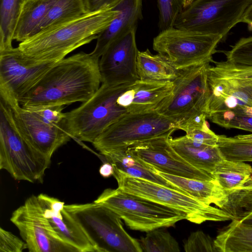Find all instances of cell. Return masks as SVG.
<instances>
[{"instance_id": "6da1fadb", "label": "cell", "mask_w": 252, "mask_h": 252, "mask_svg": "<svg viewBox=\"0 0 252 252\" xmlns=\"http://www.w3.org/2000/svg\"><path fill=\"white\" fill-rule=\"evenodd\" d=\"M100 58L81 52L56 63L21 100L26 109L88 100L101 84Z\"/></svg>"}, {"instance_id": "7a4b0ae2", "label": "cell", "mask_w": 252, "mask_h": 252, "mask_svg": "<svg viewBox=\"0 0 252 252\" xmlns=\"http://www.w3.org/2000/svg\"><path fill=\"white\" fill-rule=\"evenodd\" d=\"M119 13L117 6L90 11L39 31L20 42L18 47L35 61L57 63L76 49L96 39Z\"/></svg>"}, {"instance_id": "3957f363", "label": "cell", "mask_w": 252, "mask_h": 252, "mask_svg": "<svg viewBox=\"0 0 252 252\" xmlns=\"http://www.w3.org/2000/svg\"><path fill=\"white\" fill-rule=\"evenodd\" d=\"M132 83L117 86L101 84L88 100L65 113L64 125L71 138L92 143L108 126L127 114L117 99Z\"/></svg>"}, {"instance_id": "277c9868", "label": "cell", "mask_w": 252, "mask_h": 252, "mask_svg": "<svg viewBox=\"0 0 252 252\" xmlns=\"http://www.w3.org/2000/svg\"><path fill=\"white\" fill-rule=\"evenodd\" d=\"M122 191L178 211L186 220L196 224L207 221L234 220L223 210L207 205L179 190L141 178L131 177L114 169L113 175Z\"/></svg>"}, {"instance_id": "5b68a950", "label": "cell", "mask_w": 252, "mask_h": 252, "mask_svg": "<svg viewBox=\"0 0 252 252\" xmlns=\"http://www.w3.org/2000/svg\"><path fill=\"white\" fill-rule=\"evenodd\" d=\"M64 208L77 221L97 252H142L139 240L124 229L114 212L93 203L68 204Z\"/></svg>"}, {"instance_id": "8992f818", "label": "cell", "mask_w": 252, "mask_h": 252, "mask_svg": "<svg viewBox=\"0 0 252 252\" xmlns=\"http://www.w3.org/2000/svg\"><path fill=\"white\" fill-rule=\"evenodd\" d=\"M94 202L110 209L130 229L143 232L174 226L185 214L117 189H106Z\"/></svg>"}, {"instance_id": "52a82bcc", "label": "cell", "mask_w": 252, "mask_h": 252, "mask_svg": "<svg viewBox=\"0 0 252 252\" xmlns=\"http://www.w3.org/2000/svg\"><path fill=\"white\" fill-rule=\"evenodd\" d=\"M178 129L174 120L156 111L127 113L105 129L92 143L100 153L127 149L138 142Z\"/></svg>"}, {"instance_id": "ba28073f", "label": "cell", "mask_w": 252, "mask_h": 252, "mask_svg": "<svg viewBox=\"0 0 252 252\" xmlns=\"http://www.w3.org/2000/svg\"><path fill=\"white\" fill-rule=\"evenodd\" d=\"M211 62H206L179 71L173 82L171 94L156 111L178 124L187 119L206 114L210 92L208 81Z\"/></svg>"}, {"instance_id": "9c48e42d", "label": "cell", "mask_w": 252, "mask_h": 252, "mask_svg": "<svg viewBox=\"0 0 252 252\" xmlns=\"http://www.w3.org/2000/svg\"><path fill=\"white\" fill-rule=\"evenodd\" d=\"M252 0H196L182 10L173 27L224 37Z\"/></svg>"}, {"instance_id": "30bf717a", "label": "cell", "mask_w": 252, "mask_h": 252, "mask_svg": "<svg viewBox=\"0 0 252 252\" xmlns=\"http://www.w3.org/2000/svg\"><path fill=\"white\" fill-rule=\"evenodd\" d=\"M208 81L207 118L215 113L252 107V67L217 62L209 68Z\"/></svg>"}, {"instance_id": "8fae6325", "label": "cell", "mask_w": 252, "mask_h": 252, "mask_svg": "<svg viewBox=\"0 0 252 252\" xmlns=\"http://www.w3.org/2000/svg\"><path fill=\"white\" fill-rule=\"evenodd\" d=\"M221 36L172 27L154 38L153 49L175 68L181 70L212 62Z\"/></svg>"}, {"instance_id": "7c38bea8", "label": "cell", "mask_w": 252, "mask_h": 252, "mask_svg": "<svg viewBox=\"0 0 252 252\" xmlns=\"http://www.w3.org/2000/svg\"><path fill=\"white\" fill-rule=\"evenodd\" d=\"M51 161L27 144L0 108V169L16 180L41 182Z\"/></svg>"}, {"instance_id": "4fadbf2b", "label": "cell", "mask_w": 252, "mask_h": 252, "mask_svg": "<svg viewBox=\"0 0 252 252\" xmlns=\"http://www.w3.org/2000/svg\"><path fill=\"white\" fill-rule=\"evenodd\" d=\"M56 63H40L13 46L0 49V100L13 108Z\"/></svg>"}, {"instance_id": "5bb4252c", "label": "cell", "mask_w": 252, "mask_h": 252, "mask_svg": "<svg viewBox=\"0 0 252 252\" xmlns=\"http://www.w3.org/2000/svg\"><path fill=\"white\" fill-rule=\"evenodd\" d=\"M10 221L18 228L30 252H78L55 230L37 196L28 197L13 212Z\"/></svg>"}, {"instance_id": "9a60e30c", "label": "cell", "mask_w": 252, "mask_h": 252, "mask_svg": "<svg viewBox=\"0 0 252 252\" xmlns=\"http://www.w3.org/2000/svg\"><path fill=\"white\" fill-rule=\"evenodd\" d=\"M0 104L23 140L34 152L48 159H51L54 152L72 138L64 122L48 121L21 105L11 108L1 100Z\"/></svg>"}, {"instance_id": "2e32d148", "label": "cell", "mask_w": 252, "mask_h": 252, "mask_svg": "<svg viewBox=\"0 0 252 252\" xmlns=\"http://www.w3.org/2000/svg\"><path fill=\"white\" fill-rule=\"evenodd\" d=\"M170 136L167 134L142 141L126 149L160 172L197 180L216 179L213 174L193 167L180 156L169 142Z\"/></svg>"}, {"instance_id": "e0dca14e", "label": "cell", "mask_w": 252, "mask_h": 252, "mask_svg": "<svg viewBox=\"0 0 252 252\" xmlns=\"http://www.w3.org/2000/svg\"><path fill=\"white\" fill-rule=\"evenodd\" d=\"M137 28L112 43L99 59L101 84L117 86L139 79L136 62L139 50L136 42Z\"/></svg>"}, {"instance_id": "ac0fdd59", "label": "cell", "mask_w": 252, "mask_h": 252, "mask_svg": "<svg viewBox=\"0 0 252 252\" xmlns=\"http://www.w3.org/2000/svg\"><path fill=\"white\" fill-rule=\"evenodd\" d=\"M38 197L44 207L45 216L61 238L78 252H97L82 227L64 208L63 202L43 193Z\"/></svg>"}, {"instance_id": "d6986e66", "label": "cell", "mask_w": 252, "mask_h": 252, "mask_svg": "<svg viewBox=\"0 0 252 252\" xmlns=\"http://www.w3.org/2000/svg\"><path fill=\"white\" fill-rule=\"evenodd\" d=\"M172 81L138 79L122 93L118 104L128 113H139L156 111L171 94Z\"/></svg>"}, {"instance_id": "ffe728a7", "label": "cell", "mask_w": 252, "mask_h": 252, "mask_svg": "<svg viewBox=\"0 0 252 252\" xmlns=\"http://www.w3.org/2000/svg\"><path fill=\"white\" fill-rule=\"evenodd\" d=\"M118 16L99 33L91 53L100 58L108 47L133 29L142 19V0H122L117 5Z\"/></svg>"}, {"instance_id": "44dd1931", "label": "cell", "mask_w": 252, "mask_h": 252, "mask_svg": "<svg viewBox=\"0 0 252 252\" xmlns=\"http://www.w3.org/2000/svg\"><path fill=\"white\" fill-rule=\"evenodd\" d=\"M157 173L182 192L207 204L222 209L227 202V194L216 179L201 180L187 178L160 172Z\"/></svg>"}, {"instance_id": "7402d4cb", "label": "cell", "mask_w": 252, "mask_h": 252, "mask_svg": "<svg viewBox=\"0 0 252 252\" xmlns=\"http://www.w3.org/2000/svg\"><path fill=\"white\" fill-rule=\"evenodd\" d=\"M100 153L107 161L112 163L115 170L131 177L150 181L184 193L158 175L154 167L129 152L126 149L113 150Z\"/></svg>"}, {"instance_id": "603a6c76", "label": "cell", "mask_w": 252, "mask_h": 252, "mask_svg": "<svg viewBox=\"0 0 252 252\" xmlns=\"http://www.w3.org/2000/svg\"><path fill=\"white\" fill-rule=\"evenodd\" d=\"M169 142L185 160L193 167L212 174L217 164L224 157L218 145L210 146L196 143L186 135L169 138Z\"/></svg>"}, {"instance_id": "cb8c5ba5", "label": "cell", "mask_w": 252, "mask_h": 252, "mask_svg": "<svg viewBox=\"0 0 252 252\" xmlns=\"http://www.w3.org/2000/svg\"><path fill=\"white\" fill-rule=\"evenodd\" d=\"M57 0H25L15 26L13 39L22 42L38 32L41 22Z\"/></svg>"}, {"instance_id": "d4e9b609", "label": "cell", "mask_w": 252, "mask_h": 252, "mask_svg": "<svg viewBox=\"0 0 252 252\" xmlns=\"http://www.w3.org/2000/svg\"><path fill=\"white\" fill-rule=\"evenodd\" d=\"M214 243L219 252H252V224L231 220L220 229Z\"/></svg>"}, {"instance_id": "484cf974", "label": "cell", "mask_w": 252, "mask_h": 252, "mask_svg": "<svg viewBox=\"0 0 252 252\" xmlns=\"http://www.w3.org/2000/svg\"><path fill=\"white\" fill-rule=\"evenodd\" d=\"M136 68L139 79L154 81H173L180 71L161 55H154L148 49L139 51Z\"/></svg>"}, {"instance_id": "4316f807", "label": "cell", "mask_w": 252, "mask_h": 252, "mask_svg": "<svg viewBox=\"0 0 252 252\" xmlns=\"http://www.w3.org/2000/svg\"><path fill=\"white\" fill-rule=\"evenodd\" d=\"M212 174L228 195L250 177L252 167L245 162L224 158L217 164Z\"/></svg>"}, {"instance_id": "83f0119b", "label": "cell", "mask_w": 252, "mask_h": 252, "mask_svg": "<svg viewBox=\"0 0 252 252\" xmlns=\"http://www.w3.org/2000/svg\"><path fill=\"white\" fill-rule=\"evenodd\" d=\"M90 11L89 0H57L41 22L38 32Z\"/></svg>"}, {"instance_id": "f1b7e54d", "label": "cell", "mask_w": 252, "mask_h": 252, "mask_svg": "<svg viewBox=\"0 0 252 252\" xmlns=\"http://www.w3.org/2000/svg\"><path fill=\"white\" fill-rule=\"evenodd\" d=\"M25 0H1L0 6V49L12 47L17 18Z\"/></svg>"}, {"instance_id": "f546056e", "label": "cell", "mask_w": 252, "mask_h": 252, "mask_svg": "<svg viewBox=\"0 0 252 252\" xmlns=\"http://www.w3.org/2000/svg\"><path fill=\"white\" fill-rule=\"evenodd\" d=\"M217 145L225 159L252 162V140L218 135Z\"/></svg>"}, {"instance_id": "4dcf8cb0", "label": "cell", "mask_w": 252, "mask_h": 252, "mask_svg": "<svg viewBox=\"0 0 252 252\" xmlns=\"http://www.w3.org/2000/svg\"><path fill=\"white\" fill-rule=\"evenodd\" d=\"M159 228L147 232L139 240L142 252H179L178 243L168 231Z\"/></svg>"}, {"instance_id": "1f68e13d", "label": "cell", "mask_w": 252, "mask_h": 252, "mask_svg": "<svg viewBox=\"0 0 252 252\" xmlns=\"http://www.w3.org/2000/svg\"><path fill=\"white\" fill-rule=\"evenodd\" d=\"M226 61L238 67H252V36L240 39L225 52Z\"/></svg>"}, {"instance_id": "d6a6232c", "label": "cell", "mask_w": 252, "mask_h": 252, "mask_svg": "<svg viewBox=\"0 0 252 252\" xmlns=\"http://www.w3.org/2000/svg\"><path fill=\"white\" fill-rule=\"evenodd\" d=\"M207 118L213 123L225 128L252 132V117L238 115L230 110H227L213 113Z\"/></svg>"}, {"instance_id": "836d02e7", "label": "cell", "mask_w": 252, "mask_h": 252, "mask_svg": "<svg viewBox=\"0 0 252 252\" xmlns=\"http://www.w3.org/2000/svg\"><path fill=\"white\" fill-rule=\"evenodd\" d=\"M160 32L173 27L175 21L183 10L174 0H158Z\"/></svg>"}, {"instance_id": "e575fe53", "label": "cell", "mask_w": 252, "mask_h": 252, "mask_svg": "<svg viewBox=\"0 0 252 252\" xmlns=\"http://www.w3.org/2000/svg\"><path fill=\"white\" fill-rule=\"evenodd\" d=\"M184 248L186 252H218L214 239L202 231L192 232L185 242Z\"/></svg>"}, {"instance_id": "d590c367", "label": "cell", "mask_w": 252, "mask_h": 252, "mask_svg": "<svg viewBox=\"0 0 252 252\" xmlns=\"http://www.w3.org/2000/svg\"><path fill=\"white\" fill-rule=\"evenodd\" d=\"M26 243L12 232L0 228V252H22Z\"/></svg>"}, {"instance_id": "8d00e7d4", "label": "cell", "mask_w": 252, "mask_h": 252, "mask_svg": "<svg viewBox=\"0 0 252 252\" xmlns=\"http://www.w3.org/2000/svg\"><path fill=\"white\" fill-rule=\"evenodd\" d=\"M188 138L198 143L210 146H217L218 135L215 134L210 127L195 129L185 135Z\"/></svg>"}, {"instance_id": "74e56055", "label": "cell", "mask_w": 252, "mask_h": 252, "mask_svg": "<svg viewBox=\"0 0 252 252\" xmlns=\"http://www.w3.org/2000/svg\"><path fill=\"white\" fill-rule=\"evenodd\" d=\"M207 115L202 113L191 116L178 124V129L184 130L186 133L195 129L209 127L206 121Z\"/></svg>"}, {"instance_id": "f35d334b", "label": "cell", "mask_w": 252, "mask_h": 252, "mask_svg": "<svg viewBox=\"0 0 252 252\" xmlns=\"http://www.w3.org/2000/svg\"><path fill=\"white\" fill-rule=\"evenodd\" d=\"M122 0H89L91 11H95L105 7H116Z\"/></svg>"}, {"instance_id": "ab89813d", "label": "cell", "mask_w": 252, "mask_h": 252, "mask_svg": "<svg viewBox=\"0 0 252 252\" xmlns=\"http://www.w3.org/2000/svg\"><path fill=\"white\" fill-rule=\"evenodd\" d=\"M99 172L102 177L109 178L114 174V167L111 163L106 161L101 165Z\"/></svg>"}, {"instance_id": "60d3db41", "label": "cell", "mask_w": 252, "mask_h": 252, "mask_svg": "<svg viewBox=\"0 0 252 252\" xmlns=\"http://www.w3.org/2000/svg\"><path fill=\"white\" fill-rule=\"evenodd\" d=\"M242 22L247 24L249 28L252 30V2L246 10Z\"/></svg>"}, {"instance_id": "b9f144b4", "label": "cell", "mask_w": 252, "mask_h": 252, "mask_svg": "<svg viewBox=\"0 0 252 252\" xmlns=\"http://www.w3.org/2000/svg\"><path fill=\"white\" fill-rule=\"evenodd\" d=\"M195 0H181L183 9L188 8Z\"/></svg>"}, {"instance_id": "7bdbcfd3", "label": "cell", "mask_w": 252, "mask_h": 252, "mask_svg": "<svg viewBox=\"0 0 252 252\" xmlns=\"http://www.w3.org/2000/svg\"><path fill=\"white\" fill-rule=\"evenodd\" d=\"M235 136L238 138L241 139L252 140V134L246 135H238Z\"/></svg>"}]
</instances>
